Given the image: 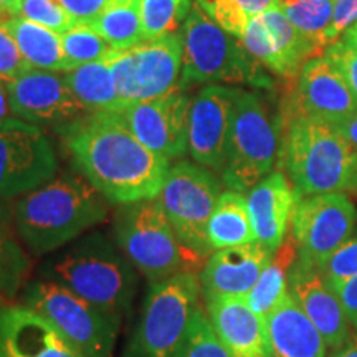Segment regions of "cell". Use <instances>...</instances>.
<instances>
[{"label": "cell", "mask_w": 357, "mask_h": 357, "mask_svg": "<svg viewBox=\"0 0 357 357\" xmlns=\"http://www.w3.org/2000/svg\"><path fill=\"white\" fill-rule=\"evenodd\" d=\"M66 147L83 177L118 205L158 197L171 167L118 113H91L73 124L66 129Z\"/></svg>", "instance_id": "1"}, {"label": "cell", "mask_w": 357, "mask_h": 357, "mask_svg": "<svg viewBox=\"0 0 357 357\" xmlns=\"http://www.w3.org/2000/svg\"><path fill=\"white\" fill-rule=\"evenodd\" d=\"M108 215V200L84 177L60 174L22 195L13 208L15 231L33 255H50Z\"/></svg>", "instance_id": "2"}, {"label": "cell", "mask_w": 357, "mask_h": 357, "mask_svg": "<svg viewBox=\"0 0 357 357\" xmlns=\"http://www.w3.org/2000/svg\"><path fill=\"white\" fill-rule=\"evenodd\" d=\"M136 271L118 245L100 231L50 253L42 266L43 278L63 284L121 319L136 296Z\"/></svg>", "instance_id": "3"}, {"label": "cell", "mask_w": 357, "mask_h": 357, "mask_svg": "<svg viewBox=\"0 0 357 357\" xmlns=\"http://www.w3.org/2000/svg\"><path fill=\"white\" fill-rule=\"evenodd\" d=\"M280 155L298 199L357 189V149L336 124L293 116Z\"/></svg>", "instance_id": "4"}, {"label": "cell", "mask_w": 357, "mask_h": 357, "mask_svg": "<svg viewBox=\"0 0 357 357\" xmlns=\"http://www.w3.org/2000/svg\"><path fill=\"white\" fill-rule=\"evenodd\" d=\"M181 89L197 83H234L271 86L260 63L245 50L235 35L217 25L197 3L192 6L181 29Z\"/></svg>", "instance_id": "5"}, {"label": "cell", "mask_w": 357, "mask_h": 357, "mask_svg": "<svg viewBox=\"0 0 357 357\" xmlns=\"http://www.w3.org/2000/svg\"><path fill=\"white\" fill-rule=\"evenodd\" d=\"M114 240L151 284L192 271L189 266L197 261L177 240L158 197L123 205L116 213Z\"/></svg>", "instance_id": "6"}, {"label": "cell", "mask_w": 357, "mask_h": 357, "mask_svg": "<svg viewBox=\"0 0 357 357\" xmlns=\"http://www.w3.org/2000/svg\"><path fill=\"white\" fill-rule=\"evenodd\" d=\"M199 293L194 271L151 284L123 357H176L199 310Z\"/></svg>", "instance_id": "7"}, {"label": "cell", "mask_w": 357, "mask_h": 357, "mask_svg": "<svg viewBox=\"0 0 357 357\" xmlns=\"http://www.w3.org/2000/svg\"><path fill=\"white\" fill-rule=\"evenodd\" d=\"M278 126L265 100L238 89L231 114L222 182L230 190L247 192L263 181L278 155Z\"/></svg>", "instance_id": "8"}, {"label": "cell", "mask_w": 357, "mask_h": 357, "mask_svg": "<svg viewBox=\"0 0 357 357\" xmlns=\"http://www.w3.org/2000/svg\"><path fill=\"white\" fill-rule=\"evenodd\" d=\"M24 306L45 316L88 357H113L119 316L48 278L35 280L25 288Z\"/></svg>", "instance_id": "9"}, {"label": "cell", "mask_w": 357, "mask_h": 357, "mask_svg": "<svg viewBox=\"0 0 357 357\" xmlns=\"http://www.w3.org/2000/svg\"><path fill=\"white\" fill-rule=\"evenodd\" d=\"M220 194L222 184L215 174L199 164L178 160L169 167L158 195L177 240L195 260L211 257L207 225Z\"/></svg>", "instance_id": "10"}, {"label": "cell", "mask_w": 357, "mask_h": 357, "mask_svg": "<svg viewBox=\"0 0 357 357\" xmlns=\"http://www.w3.org/2000/svg\"><path fill=\"white\" fill-rule=\"evenodd\" d=\"M108 61L123 109L134 102L167 95L181 89V32L144 40L128 50H114Z\"/></svg>", "instance_id": "11"}, {"label": "cell", "mask_w": 357, "mask_h": 357, "mask_svg": "<svg viewBox=\"0 0 357 357\" xmlns=\"http://www.w3.org/2000/svg\"><path fill=\"white\" fill-rule=\"evenodd\" d=\"M55 151L42 128L19 118L0 124V202L25 195L55 177Z\"/></svg>", "instance_id": "12"}, {"label": "cell", "mask_w": 357, "mask_h": 357, "mask_svg": "<svg viewBox=\"0 0 357 357\" xmlns=\"http://www.w3.org/2000/svg\"><path fill=\"white\" fill-rule=\"evenodd\" d=\"M357 227V211L344 192L306 195L298 199L291 217V235L300 260L319 268Z\"/></svg>", "instance_id": "13"}, {"label": "cell", "mask_w": 357, "mask_h": 357, "mask_svg": "<svg viewBox=\"0 0 357 357\" xmlns=\"http://www.w3.org/2000/svg\"><path fill=\"white\" fill-rule=\"evenodd\" d=\"M13 116L35 126L68 129L91 113L55 71L29 70L7 83Z\"/></svg>", "instance_id": "14"}, {"label": "cell", "mask_w": 357, "mask_h": 357, "mask_svg": "<svg viewBox=\"0 0 357 357\" xmlns=\"http://www.w3.org/2000/svg\"><path fill=\"white\" fill-rule=\"evenodd\" d=\"M190 102L184 89H176L129 105L118 114L147 149L171 162L189 153Z\"/></svg>", "instance_id": "15"}, {"label": "cell", "mask_w": 357, "mask_h": 357, "mask_svg": "<svg viewBox=\"0 0 357 357\" xmlns=\"http://www.w3.org/2000/svg\"><path fill=\"white\" fill-rule=\"evenodd\" d=\"M240 42L258 63L283 78H293L314 58V48L276 6L253 17Z\"/></svg>", "instance_id": "16"}, {"label": "cell", "mask_w": 357, "mask_h": 357, "mask_svg": "<svg viewBox=\"0 0 357 357\" xmlns=\"http://www.w3.org/2000/svg\"><path fill=\"white\" fill-rule=\"evenodd\" d=\"M238 89L207 84L190 102L189 154L199 166L222 172Z\"/></svg>", "instance_id": "17"}, {"label": "cell", "mask_w": 357, "mask_h": 357, "mask_svg": "<svg viewBox=\"0 0 357 357\" xmlns=\"http://www.w3.org/2000/svg\"><path fill=\"white\" fill-rule=\"evenodd\" d=\"M0 357H88L55 324L26 306L0 311Z\"/></svg>", "instance_id": "18"}, {"label": "cell", "mask_w": 357, "mask_h": 357, "mask_svg": "<svg viewBox=\"0 0 357 357\" xmlns=\"http://www.w3.org/2000/svg\"><path fill=\"white\" fill-rule=\"evenodd\" d=\"M357 109V98L324 55L310 58L298 73L294 114L339 124Z\"/></svg>", "instance_id": "19"}, {"label": "cell", "mask_w": 357, "mask_h": 357, "mask_svg": "<svg viewBox=\"0 0 357 357\" xmlns=\"http://www.w3.org/2000/svg\"><path fill=\"white\" fill-rule=\"evenodd\" d=\"M289 293L321 333L326 346L336 351L349 339L351 324L337 294L318 268L301 261L300 257L289 271Z\"/></svg>", "instance_id": "20"}, {"label": "cell", "mask_w": 357, "mask_h": 357, "mask_svg": "<svg viewBox=\"0 0 357 357\" xmlns=\"http://www.w3.org/2000/svg\"><path fill=\"white\" fill-rule=\"evenodd\" d=\"M271 257L273 252L258 242L215 250L199 276L205 301L218 296H247Z\"/></svg>", "instance_id": "21"}, {"label": "cell", "mask_w": 357, "mask_h": 357, "mask_svg": "<svg viewBox=\"0 0 357 357\" xmlns=\"http://www.w3.org/2000/svg\"><path fill=\"white\" fill-rule=\"evenodd\" d=\"M298 195L283 172L268 174L248 190L247 204L255 240L275 252L287 238Z\"/></svg>", "instance_id": "22"}, {"label": "cell", "mask_w": 357, "mask_h": 357, "mask_svg": "<svg viewBox=\"0 0 357 357\" xmlns=\"http://www.w3.org/2000/svg\"><path fill=\"white\" fill-rule=\"evenodd\" d=\"M213 333L231 357H268L266 324L245 296H218L207 301Z\"/></svg>", "instance_id": "23"}, {"label": "cell", "mask_w": 357, "mask_h": 357, "mask_svg": "<svg viewBox=\"0 0 357 357\" xmlns=\"http://www.w3.org/2000/svg\"><path fill=\"white\" fill-rule=\"evenodd\" d=\"M268 357H326V342L291 293L266 321Z\"/></svg>", "instance_id": "24"}, {"label": "cell", "mask_w": 357, "mask_h": 357, "mask_svg": "<svg viewBox=\"0 0 357 357\" xmlns=\"http://www.w3.org/2000/svg\"><path fill=\"white\" fill-rule=\"evenodd\" d=\"M3 25L13 35L22 55L32 68L55 73H66L73 70L65 56L60 33L19 17L3 22Z\"/></svg>", "instance_id": "25"}, {"label": "cell", "mask_w": 357, "mask_h": 357, "mask_svg": "<svg viewBox=\"0 0 357 357\" xmlns=\"http://www.w3.org/2000/svg\"><path fill=\"white\" fill-rule=\"evenodd\" d=\"M207 238L212 252L257 242L243 192H222L208 220Z\"/></svg>", "instance_id": "26"}, {"label": "cell", "mask_w": 357, "mask_h": 357, "mask_svg": "<svg viewBox=\"0 0 357 357\" xmlns=\"http://www.w3.org/2000/svg\"><path fill=\"white\" fill-rule=\"evenodd\" d=\"M300 252L293 235H287L283 243L273 252L260 278L247 296V303L263 321L280 305L281 300L289 293V271L296 263Z\"/></svg>", "instance_id": "27"}, {"label": "cell", "mask_w": 357, "mask_h": 357, "mask_svg": "<svg viewBox=\"0 0 357 357\" xmlns=\"http://www.w3.org/2000/svg\"><path fill=\"white\" fill-rule=\"evenodd\" d=\"M63 78L89 113H119L123 109L108 56L66 71Z\"/></svg>", "instance_id": "28"}, {"label": "cell", "mask_w": 357, "mask_h": 357, "mask_svg": "<svg viewBox=\"0 0 357 357\" xmlns=\"http://www.w3.org/2000/svg\"><path fill=\"white\" fill-rule=\"evenodd\" d=\"M88 26L114 50H128L144 42L139 0H109Z\"/></svg>", "instance_id": "29"}, {"label": "cell", "mask_w": 357, "mask_h": 357, "mask_svg": "<svg viewBox=\"0 0 357 357\" xmlns=\"http://www.w3.org/2000/svg\"><path fill=\"white\" fill-rule=\"evenodd\" d=\"M278 7L312 45L316 56L323 55L326 32L333 24L334 0H280Z\"/></svg>", "instance_id": "30"}, {"label": "cell", "mask_w": 357, "mask_h": 357, "mask_svg": "<svg viewBox=\"0 0 357 357\" xmlns=\"http://www.w3.org/2000/svg\"><path fill=\"white\" fill-rule=\"evenodd\" d=\"M30 271V258L20 247L10 225V217L0 205V296L12 298Z\"/></svg>", "instance_id": "31"}, {"label": "cell", "mask_w": 357, "mask_h": 357, "mask_svg": "<svg viewBox=\"0 0 357 357\" xmlns=\"http://www.w3.org/2000/svg\"><path fill=\"white\" fill-rule=\"evenodd\" d=\"M192 8L190 0H139L144 40L177 33Z\"/></svg>", "instance_id": "32"}, {"label": "cell", "mask_w": 357, "mask_h": 357, "mask_svg": "<svg viewBox=\"0 0 357 357\" xmlns=\"http://www.w3.org/2000/svg\"><path fill=\"white\" fill-rule=\"evenodd\" d=\"M61 45L66 60L70 61L73 70L102 60L114 52V48L88 25H77L65 32L61 35Z\"/></svg>", "instance_id": "33"}, {"label": "cell", "mask_w": 357, "mask_h": 357, "mask_svg": "<svg viewBox=\"0 0 357 357\" xmlns=\"http://www.w3.org/2000/svg\"><path fill=\"white\" fill-rule=\"evenodd\" d=\"M176 357H231L218 341L217 334L208 321L207 314L200 310L195 311L189 326L184 342Z\"/></svg>", "instance_id": "34"}, {"label": "cell", "mask_w": 357, "mask_h": 357, "mask_svg": "<svg viewBox=\"0 0 357 357\" xmlns=\"http://www.w3.org/2000/svg\"><path fill=\"white\" fill-rule=\"evenodd\" d=\"M13 17L35 22L60 35L78 25L58 0H20Z\"/></svg>", "instance_id": "35"}, {"label": "cell", "mask_w": 357, "mask_h": 357, "mask_svg": "<svg viewBox=\"0 0 357 357\" xmlns=\"http://www.w3.org/2000/svg\"><path fill=\"white\" fill-rule=\"evenodd\" d=\"M319 273L333 289L357 276V231L319 265Z\"/></svg>", "instance_id": "36"}, {"label": "cell", "mask_w": 357, "mask_h": 357, "mask_svg": "<svg viewBox=\"0 0 357 357\" xmlns=\"http://www.w3.org/2000/svg\"><path fill=\"white\" fill-rule=\"evenodd\" d=\"M323 55L336 66L347 86L357 98V43L341 37L329 45Z\"/></svg>", "instance_id": "37"}, {"label": "cell", "mask_w": 357, "mask_h": 357, "mask_svg": "<svg viewBox=\"0 0 357 357\" xmlns=\"http://www.w3.org/2000/svg\"><path fill=\"white\" fill-rule=\"evenodd\" d=\"M29 70H32V66L22 55L13 35L6 25L0 24V79L10 83Z\"/></svg>", "instance_id": "38"}, {"label": "cell", "mask_w": 357, "mask_h": 357, "mask_svg": "<svg viewBox=\"0 0 357 357\" xmlns=\"http://www.w3.org/2000/svg\"><path fill=\"white\" fill-rule=\"evenodd\" d=\"M357 24V0H334L333 24L326 32V48L344 35Z\"/></svg>", "instance_id": "39"}, {"label": "cell", "mask_w": 357, "mask_h": 357, "mask_svg": "<svg viewBox=\"0 0 357 357\" xmlns=\"http://www.w3.org/2000/svg\"><path fill=\"white\" fill-rule=\"evenodd\" d=\"M78 25H88L105 8L109 0H58Z\"/></svg>", "instance_id": "40"}, {"label": "cell", "mask_w": 357, "mask_h": 357, "mask_svg": "<svg viewBox=\"0 0 357 357\" xmlns=\"http://www.w3.org/2000/svg\"><path fill=\"white\" fill-rule=\"evenodd\" d=\"M334 293L337 294L339 301L344 307L347 321L357 331V276L334 288Z\"/></svg>", "instance_id": "41"}, {"label": "cell", "mask_w": 357, "mask_h": 357, "mask_svg": "<svg viewBox=\"0 0 357 357\" xmlns=\"http://www.w3.org/2000/svg\"><path fill=\"white\" fill-rule=\"evenodd\" d=\"M235 2L243 8L250 19H253V17L278 6L280 0H235Z\"/></svg>", "instance_id": "42"}, {"label": "cell", "mask_w": 357, "mask_h": 357, "mask_svg": "<svg viewBox=\"0 0 357 357\" xmlns=\"http://www.w3.org/2000/svg\"><path fill=\"white\" fill-rule=\"evenodd\" d=\"M336 128L346 137V141L357 149V109L351 116H347L344 121L336 124Z\"/></svg>", "instance_id": "43"}, {"label": "cell", "mask_w": 357, "mask_h": 357, "mask_svg": "<svg viewBox=\"0 0 357 357\" xmlns=\"http://www.w3.org/2000/svg\"><path fill=\"white\" fill-rule=\"evenodd\" d=\"M331 357H357V331L351 333L349 339Z\"/></svg>", "instance_id": "44"}, {"label": "cell", "mask_w": 357, "mask_h": 357, "mask_svg": "<svg viewBox=\"0 0 357 357\" xmlns=\"http://www.w3.org/2000/svg\"><path fill=\"white\" fill-rule=\"evenodd\" d=\"M10 111V100H8V89H7V83L0 79V124H2L6 119H8L7 116Z\"/></svg>", "instance_id": "45"}, {"label": "cell", "mask_w": 357, "mask_h": 357, "mask_svg": "<svg viewBox=\"0 0 357 357\" xmlns=\"http://www.w3.org/2000/svg\"><path fill=\"white\" fill-rule=\"evenodd\" d=\"M19 3L20 0H0V13H8V15L13 17Z\"/></svg>", "instance_id": "46"}, {"label": "cell", "mask_w": 357, "mask_h": 357, "mask_svg": "<svg viewBox=\"0 0 357 357\" xmlns=\"http://www.w3.org/2000/svg\"><path fill=\"white\" fill-rule=\"evenodd\" d=\"M342 37H346L347 40H351V42H354V43H357V24L356 25H352L349 30H347V32L342 35Z\"/></svg>", "instance_id": "47"}]
</instances>
